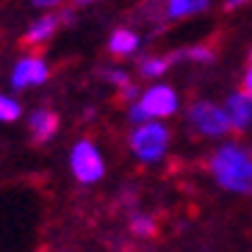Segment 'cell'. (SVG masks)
Instances as JSON below:
<instances>
[{"instance_id":"cell-17","label":"cell","mask_w":252,"mask_h":252,"mask_svg":"<svg viewBox=\"0 0 252 252\" xmlns=\"http://www.w3.org/2000/svg\"><path fill=\"white\" fill-rule=\"evenodd\" d=\"M61 0H33V6H59Z\"/></svg>"},{"instance_id":"cell-16","label":"cell","mask_w":252,"mask_h":252,"mask_svg":"<svg viewBox=\"0 0 252 252\" xmlns=\"http://www.w3.org/2000/svg\"><path fill=\"white\" fill-rule=\"evenodd\" d=\"M244 94L252 100V56H250V69H247V78H244Z\"/></svg>"},{"instance_id":"cell-6","label":"cell","mask_w":252,"mask_h":252,"mask_svg":"<svg viewBox=\"0 0 252 252\" xmlns=\"http://www.w3.org/2000/svg\"><path fill=\"white\" fill-rule=\"evenodd\" d=\"M47 81V64L36 56L31 59H23L17 64L14 75H11V83L17 89H25V86H33V83H45Z\"/></svg>"},{"instance_id":"cell-19","label":"cell","mask_w":252,"mask_h":252,"mask_svg":"<svg viewBox=\"0 0 252 252\" xmlns=\"http://www.w3.org/2000/svg\"><path fill=\"white\" fill-rule=\"evenodd\" d=\"M81 3H92V0H81Z\"/></svg>"},{"instance_id":"cell-9","label":"cell","mask_w":252,"mask_h":252,"mask_svg":"<svg viewBox=\"0 0 252 252\" xmlns=\"http://www.w3.org/2000/svg\"><path fill=\"white\" fill-rule=\"evenodd\" d=\"M31 133H33V141H47L56 130H59V117L53 111H47V108H42V111L31 114Z\"/></svg>"},{"instance_id":"cell-12","label":"cell","mask_w":252,"mask_h":252,"mask_svg":"<svg viewBox=\"0 0 252 252\" xmlns=\"http://www.w3.org/2000/svg\"><path fill=\"white\" fill-rule=\"evenodd\" d=\"M169 64H175V61H172V56H166V59H144L139 67H141V75H150V78H153V75L166 72V67H169Z\"/></svg>"},{"instance_id":"cell-10","label":"cell","mask_w":252,"mask_h":252,"mask_svg":"<svg viewBox=\"0 0 252 252\" xmlns=\"http://www.w3.org/2000/svg\"><path fill=\"white\" fill-rule=\"evenodd\" d=\"M136 47H139V39H136L133 31H117L111 36V42H108V50H111V56H117V59L133 53Z\"/></svg>"},{"instance_id":"cell-3","label":"cell","mask_w":252,"mask_h":252,"mask_svg":"<svg viewBox=\"0 0 252 252\" xmlns=\"http://www.w3.org/2000/svg\"><path fill=\"white\" fill-rule=\"evenodd\" d=\"M175 108H178L175 92H172L169 86H156V89H150L147 94L133 105L130 117H133L136 122H141V119H147V117H169V114H175Z\"/></svg>"},{"instance_id":"cell-4","label":"cell","mask_w":252,"mask_h":252,"mask_svg":"<svg viewBox=\"0 0 252 252\" xmlns=\"http://www.w3.org/2000/svg\"><path fill=\"white\" fill-rule=\"evenodd\" d=\"M103 158L92 147L89 141H78L72 150V172L75 178L81 180V183H94V180L103 178Z\"/></svg>"},{"instance_id":"cell-7","label":"cell","mask_w":252,"mask_h":252,"mask_svg":"<svg viewBox=\"0 0 252 252\" xmlns=\"http://www.w3.org/2000/svg\"><path fill=\"white\" fill-rule=\"evenodd\" d=\"M61 20H72V14H64ZM56 14H47V17H42V20H36V23L31 25V31L23 36V45H42V42H47V39L56 33V28H59V23H61Z\"/></svg>"},{"instance_id":"cell-15","label":"cell","mask_w":252,"mask_h":252,"mask_svg":"<svg viewBox=\"0 0 252 252\" xmlns=\"http://www.w3.org/2000/svg\"><path fill=\"white\" fill-rule=\"evenodd\" d=\"M153 230H156V227H153L150 219H141V216H139V219H133V233H136V236H153Z\"/></svg>"},{"instance_id":"cell-2","label":"cell","mask_w":252,"mask_h":252,"mask_svg":"<svg viewBox=\"0 0 252 252\" xmlns=\"http://www.w3.org/2000/svg\"><path fill=\"white\" fill-rule=\"evenodd\" d=\"M130 147H133V153L141 161H158L166 153V147H169V130L163 125L147 122V125H141L130 136Z\"/></svg>"},{"instance_id":"cell-13","label":"cell","mask_w":252,"mask_h":252,"mask_svg":"<svg viewBox=\"0 0 252 252\" xmlns=\"http://www.w3.org/2000/svg\"><path fill=\"white\" fill-rule=\"evenodd\" d=\"M17 117H20V105H17L11 97L0 94V122H14Z\"/></svg>"},{"instance_id":"cell-8","label":"cell","mask_w":252,"mask_h":252,"mask_svg":"<svg viewBox=\"0 0 252 252\" xmlns=\"http://www.w3.org/2000/svg\"><path fill=\"white\" fill-rule=\"evenodd\" d=\"M227 117H230V127H236V130H244L247 125L252 122V100L241 92V94H233L227 100Z\"/></svg>"},{"instance_id":"cell-5","label":"cell","mask_w":252,"mask_h":252,"mask_svg":"<svg viewBox=\"0 0 252 252\" xmlns=\"http://www.w3.org/2000/svg\"><path fill=\"white\" fill-rule=\"evenodd\" d=\"M189 119H191V125L205 136H219L224 133L230 127V117L224 108L219 105H211V103H197L191 105V111H189Z\"/></svg>"},{"instance_id":"cell-1","label":"cell","mask_w":252,"mask_h":252,"mask_svg":"<svg viewBox=\"0 0 252 252\" xmlns=\"http://www.w3.org/2000/svg\"><path fill=\"white\" fill-rule=\"evenodd\" d=\"M211 169H214L219 186H224L230 191H238V194L252 191V158L244 150L222 147L211 161Z\"/></svg>"},{"instance_id":"cell-18","label":"cell","mask_w":252,"mask_h":252,"mask_svg":"<svg viewBox=\"0 0 252 252\" xmlns=\"http://www.w3.org/2000/svg\"><path fill=\"white\" fill-rule=\"evenodd\" d=\"M247 0H227V8H236V6H244Z\"/></svg>"},{"instance_id":"cell-11","label":"cell","mask_w":252,"mask_h":252,"mask_svg":"<svg viewBox=\"0 0 252 252\" xmlns=\"http://www.w3.org/2000/svg\"><path fill=\"white\" fill-rule=\"evenodd\" d=\"M208 6V0H166V17L172 20H180V17L197 14Z\"/></svg>"},{"instance_id":"cell-14","label":"cell","mask_w":252,"mask_h":252,"mask_svg":"<svg viewBox=\"0 0 252 252\" xmlns=\"http://www.w3.org/2000/svg\"><path fill=\"white\" fill-rule=\"evenodd\" d=\"M180 59H191V61H211L214 59V53L208 50V47H191V50H183V53H175L172 61H180Z\"/></svg>"}]
</instances>
